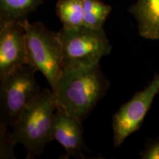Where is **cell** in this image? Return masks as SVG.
I'll return each instance as SVG.
<instances>
[{
	"mask_svg": "<svg viewBox=\"0 0 159 159\" xmlns=\"http://www.w3.org/2000/svg\"><path fill=\"white\" fill-rule=\"evenodd\" d=\"M109 86L99 63L64 67L55 95L58 106L83 122L104 97Z\"/></svg>",
	"mask_w": 159,
	"mask_h": 159,
	"instance_id": "1",
	"label": "cell"
},
{
	"mask_svg": "<svg viewBox=\"0 0 159 159\" xmlns=\"http://www.w3.org/2000/svg\"><path fill=\"white\" fill-rule=\"evenodd\" d=\"M57 108L55 94L44 89L21 112L11 131V138L15 144L25 147L26 158L41 155L47 145L53 141V119Z\"/></svg>",
	"mask_w": 159,
	"mask_h": 159,
	"instance_id": "2",
	"label": "cell"
},
{
	"mask_svg": "<svg viewBox=\"0 0 159 159\" xmlns=\"http://www.w3.org/2000/svg\"><path fill=\"white\" fill-rule=\"evenodd\" d=\"M25 30L27 61L46 77L51 90L56 94L63 70V54L57 33L49 30L41 22L21 21Z\"/></svg>",
	"mask_w": 159,
	"mask_h": 159,
	"instance_id": "3",
	"label": "cell"
},
{
	"mask_svg": "<svg viewBox=\"0 0 159 159\" xmlns=\"http://www.w3.org/2000/svg\"><path fill=\"white\" fill-rule=\"evenodd\" d=\"M57 35L63 49V68L98 64L112 49L103 27H63Z\"/></svg>",
	"mask_w": 159,
	"mask_h": 159,
	"instance_id": "4",
	"label": "cell"
},
{
	"mask_svg": "<svg viewBox=\"0 0 159 159\" xmlns=\"http://www.w3.org/2000/svg\"><path fill=\"white\" fill-rule=\"evenodd\" d=\"M36 71L30 65H24L1 80L0 125L13 128L26 106L41 93Z\"/></svg>",
	"mask_w": 159,
	"mask_h": 159,
	"instance_id": "5",
	"label": "cell"
},
{
	"mask_svg": "<svg viewBox=\"0 0 159 159\" xmlns=\"http://www.w3.org/2000/svg\"><path fill=\"white\" fill-rule=\"evenodd\" d=\"M158 92L159 74H156L146 88L136 93L119 108L112 122L115 148L120 147L125 139L140 129Z\"/></svg>",
	"mask_w": 159,
	"mask_h": 159,
	"instance_id": "6",
	"label": "cell"
},
{
	"mask_svg": "<svg viewBox=\"0 0 159 159\" xmlns=\"http://www.w3.org/2000/svg\"><path fill=\"white\" fill-rule=\"evenodd\" d=\"M27 64L25 30L21 21L0 23V80Z\"/></svg>",
	"mask_w": 159,
	"mask_h": 159,
	"instance_id": "7",
	"label": "cell"
},
{
	"mask_svg": "<svg viewBox=\"0 0 159 159\" xmlns=\"http://www.w3.org/2000/svg\"><path fill=\"white\" fill-rule=\"evenodd\" d=\"M82 122L57 105L52 125V139L65 150V158H83L85 144Z\"/></svg>",
	"mask_w": 159,
	"mask_h": 159,
	"instance_id": "8",
	"label": "cell"
},
{
	"mask_svg": "<svg viewBox=\"0 0 159 159\" xmlns=\"http://www.w3.org/2000/svg\"><path fill=\"white\" fill-rule=\"evenodd\" d=\"M129 11L136 20L141 37L159 39V0H136Z\"/></svg>",
	"mask_w": 159,
	"mask_h": 159,
	"instance_id": "9",
	"label": "cell"
},
{
	"mask_svg": "<svg viewBox=\"0 0 159 159\" xmlns=\"http://www.w3.org/2000/svg\"><path fill=\"white\" fill-rule=\"evenodd\" d=\"M44 0H0V23L23 21Z\"/></svg>",
	"mask_w": 159,
	"mask_h": 159,
	"instance_id": "10",
	"label": "cell"
},
{
	"mask_svg": "<svg viewBox=\"0 0 159 159\" xmlns=\"http://www.w3.org/2000/svg\"><path fill=\"white\" fill-rule=\"evenodd\" d=\"M55 12L63 27L83 25V0H59L55 6Z\"/></svg>",
	"mask_w": 159,
	"mask_h": 159,
	"instance_id": "11",
	"label": "cell"
},
{
	"mask_svg": "<svg viewBox=\"0 0 159 159\" xmlns=\"http://www.w3.org/2000/svg\"><path fill=\"white\" fill-rule=\"evenodd\" d=\"M83 25L91 28H102L111 11V7L99 0H83Z\"/></svg>",
	"mask_w": 159,
	"mask_h": 159,
	"instance_id": "12",
	"label": "cell"
},
{
	"mask_svg": "<svg viewBox=\"0 0 159 159\" xmlns=\"http://www.w3.org/2000/svg\"><path fill=\"white\" fill-rule=\"evenodd\" d=\"M9 128L0 125V158H14V147L16 144L11 138Z\"/></svg>",
	"mask_w": 159,
	"mask_h": 159,
	"instance_id": "13",
	"label": "cell"
},
{
	"mask_svg": "<svg viewBox=\"0 0 159 159\" xmlns=\"http://www.w3.org/2000/svg\"><path fill=\"white\" fill-rule=\"evenodd\" d=\"M139 155L142 159H159V137L149 140Z\"/></svg>",
	"mask_w": 159,
	"mask_h": 159,
	"instance_id": "14",
	"label": "cell"
}]
</instances>
